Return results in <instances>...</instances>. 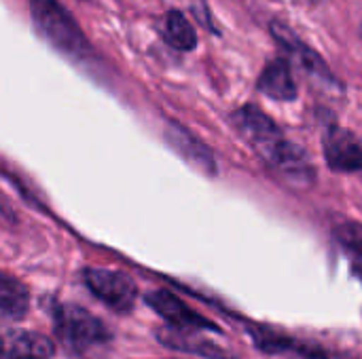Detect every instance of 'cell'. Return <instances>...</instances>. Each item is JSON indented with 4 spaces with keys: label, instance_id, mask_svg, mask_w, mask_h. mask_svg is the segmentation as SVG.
<instances>
[{
    "label": "cell",
    "instance_id": "obj_1",
    "mask_svg": "<svg viewBox=\"0 0 362 359\" xmlns=\"http://www.w3.org/2000/svg\"><path fill=\"white\" fill-rule=\"evenodd\" d=\"M231 123L238 133L265 159V163L288 184L308 188L316 182V171L305 150L291 144L263 110L248 104L231 114Z\"/></svg>",
    "mask_w": 362,
    "mask_h": 359
},
{
    "label": "cell",
    "instance_id": "obj_2",
    "mask_svg": "<svg viewBox=\"0 0 362 359\" xmlns=\"http://www.w3.org/2000/svg\"><path fill=\"white\" fill-rule=\"evenodd\" d=\"M30 11L38 34L55 49L74 57L89 53L83 30L57 0H30Z\"/></svg>",
    "mask_w": 362,
    "mask_h": 359
},
{
    "label": "cell",
    "instance_id": "obj_3",
    "mask_svg": "<svg viewBox=\"0 0 362 359\" xmlns=\"http://www.w3.org/2000/svg\"><path fill=\"white\" fill-rule=\"evenodd\" d=\"M55 334L72 353H83L112 339L104 322L78 305H59L55 309Z\"/></svg>",
    "mask_w": 362,
    "mask_h": 359
},
{
    "label": "cell",
    "instance_id": "obj_4",
    "mask_svg": "<svg viewBox=\"0 0 362 359\" xmlns=\"http://www.w3.org/2000/svg\"><path fill=\"white\" fill-rule=\"evenodd\" d=\"M83 279L91 294L112 311H132L138 300V288L125 273L108 269H87L83 273Z\"/></svg>",
    "mask_w": 362,
    "mask_h": 359
},
{
    "label": "cell",
    "instance_id": "obj_5",
    "mask_svg": "<svg viewBox=\"0 0 362 359\" xmlns=\"http://www.w3.org/2000/svg\"><path fill=\"white\" fill-rule=\"evenodd\" d=\"M144 300L174 330H182V332H197V330L210 332L212 330V332H218V328L210 320H206L197 311L189 309L178 296H174L168 290H153L144 296Z\"/></svg>",
    "mask_w": 362,
    "mask_h": 359
},
{
    "label": "cell",
    "instance_id": "obj_6",
    "mask_svg": "<svg viewBox=\"0 0 362 359\" xmlns=\"http://www.w3.org/2000/svg\"><path fill=\"white\" fill-rule=\"evenodd\" d=\"M325 159L337 174H356L362 167V148L356 133L344 127H329L322 140Z\"/></svg>",
    "mask_w": 362,
    "mask_h": 359
},
{
    "label": "cell",
    "instance_id": "obj_7",
    "mask_svg": "<svg viewBox=\"0 0 362 359\" xmlns=\"http://www.w3.org/2000/svg\"><path fill=\"white\" fill-rule=\"evenodd\" d=\"M272 34L276 36V40L293 55V59L297 61V66L310 76V78H314L316 83H322V85H333L335 80H333V74H331V70L327 68V63L322 61V57L314 51V49H310L303 40H299L297 36H295V32L288 28V25H284L282 21H272Z\"/></svg>",
    "mask_w": 362,
    "mask_h": 359
},
{
    "label": "cell",
    "instance_id": "obj_8",
    "mask_svg": "<svg viewBox=\"0 0 362 359\" xmlns=\"http://www.w3.org/2000/svg\"><path fill=\"white\" fill-rule=\"evenodd\" d=\"M53 353V343L38 332L19 328L0 330V359H51Z\"/></svg>",
    "mask_w": 362,
    "mask_h": 359
},
{
    "label": "cell",
    "instance_id": "obj_9",
    "mask_svg": "<svg viewBox=\"0 0 362 359\" xmlns=\"http://www.w3.org/2000/svg\"><path fill=\"white\" fill-rule=\"evenodd\" d=\"M165 140L170 142V146L185 159L189 161L193 167L202 169L204 174L208 176H214L216 174V163H214V157L212 152L208 150V146L195 138L187 127H182L180 123L176 121H170L168 127H165Z\"/></svg>",
    "mask_w": 362,
    "mask_h": 359
},
{
    "label": "cell",
    "instance_id": "obj_10",
    "mask_svg": "<svg viewBox=\"0 0 362 359\" xmlns=\"http://www.w3.org/2000/svg\"><path fill=\"white\" fill-rule=\"evenodd\" d=\"M259 91L278 102H293L297 97V83L286 59H272L259 76Z\"/></svg>",
    "mask_w": 362,
    "mask_h": 359
},
{
    "label": "cell",
    "instance_id": "obj_11",
    "mask_svg": "<svg viewBox=\"0 0 362 359\" xmlns=\"http://www.w3.org/2000/svg\"><path fill=\"white\" fill-rule=\"evenodd\" d=\"M157 339L165 345V347H172V349H178V351H185V353H195V355H202V358L208 359H233V355L229 351H225L223 347L210 343V341H204L199 336H193V332H182V330H161L157 334Z\"/></svg>",
    "mask_w": 362,
    "mask_h": 359
},
{
    "label": "cell",
    "instance_id": "obj_12",
    "mask_svg": "<svg viewBox=\"0 0 362 359\" xmlns=\"http://www.w3.org/2000/svg\"><path fill=\"white\" fill-rule=\"evenodd\" d=\"M28 305H30V294L25 286L17 277L0 271V315L19 320L25 315Z\"/></svg>",
    "mask_w": 362,
    "mask_h": 359
},
{
    "label": "cell",
    "instance_id": "obj_13",
    "mask_svg": "<svg viewBox=\"0 0 362 359\" xmlns=\"http://www.w3.org/2000/svg\"><path fill=\"white\" fill-rule=\"evenodd\" d=\"M163 36H165L168 44L178 49V51H191L197 44V32H195L193 23L176 8L170 11L165 17Z\"/></svg>",
    "mask_w": 362,
    "mask_h": 359
},
{
    "label": "cell",
    "instance_id": "obj_14",
    "mask_svg": "<svg viewBox=\"0 0 362 359\" xmlns=\"http://www.w3.org/2000/svg\"><path fill=\"white\" fill-rule=\"evenodd\" d=\"M337 235L344 245H350L354 250V258H358L361 256V226L356 222H346L337 231Z\"/></svg>",
    "mask_w": 362,
    "mask_h": 359
},
{
    "label": "cell",
    "instance_id": "obj_15",
    "mask_svg": "<svg viewBox=\"0 0 362 359\" xmlns=\"http://www.w3.org/2000/svg\"><path fill=\"white\" fill-rule=\"evenodd\" d=\"M314 2H322V0H314Z\"/></svg>",
    "mask_w": 362,
    "mask_h": 359
}]
</instances>
